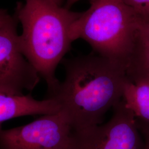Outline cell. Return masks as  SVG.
I'll list each match as a JSON object with an SVG mask.
<instances>
[{"label": "cell", "instance_id": "1", "mask_svg": "<svg viewBox=\"0 0 149 149\" xmlns=\"http://www.w3.org/2000/svg\"><path fill=\"white\" fill-rule=\"evenodd\" d=\"M65 77L49 97L55 98L73 132L100 125L107 112L122 100L127 68L99 55L63 61Z\"/></svg>", "mask_w": 149, "mask_h": 149}, {"label": "cell", "instance_id": "2", "mask_svg": "<svg viewBox=\"0 0 149 149\" xmlns=\"http://www.w3.org/2000/svg\"><path fill=\"white\" fill-rule=\"evenodd\" d=\"M81 14L52 0H26L17 7L16 18L23 29L19 36L22 51L45 81L50 96L60 84L56 69L73 42L71 29Z\"/></svg>", "mask_w": 149, "mask_h": 149}, {"label": "cell", "instance_id": "3", "mask_svg": "<svg viewBox=\"0 0 149 149\" xmlns=\"http://www.w3.org/2000/svg\"><path fill=\"white\" fill-rule=\"evenodd\" d=\"M139 15L122 0H95L71 29L99 55L126 68L138 39Z\"/></svg>", "mask_w": 149, "mask_h": 149}, {"label": "cell", "instance_id": "4", "mask_svg": "<svg viewBox=\"0 0 149 149\" xmlns=\"http://www.w3.org/2000/svg\"><path fill=\"white\" fill-rule=\"evenodd\" d=\"M73 130L62 111L43 115L25 125L3 129L0 149H72Z\"/></svg>", "mask_w": 149, "mask_h": 149}, {"label": "cell", "instance_id": "5", "mask_svg": "<svg viewBox=\"0 0 149 149\" xmlns=\"http://www.w3.org/2000/svg\"><path fill=\"white\" fill-rule=\"evenodd\" d=\"M104 124L73 132L72 149H141L142 141L133 113L122 100Z\"/></svg>", "mask_w": 149, "mask_h": 149}, {"label": "cell", "instance_id": "6", "mask_svg": "<svg viewBox=\"0 0 149 149\" xmlns=\"http://www.w3.org/2000/svg\"><path fill=\"white\" fill-rule=\"evenodd\" d=\"M40 76L22 51L17 21L0 30V93L23 95L37 86Z\"/></svg>", "mask_w": 149, "mask_h": 149}, {"label": "cell", "instance_id": "7", "mask_svg": "<svg viewBox=\"0 0 149 149\" xmlns=\"http://www.w3.org/2000/svg\"><path fill=\"white\" fill-rule=\"evenodd\" d=\"M60 111V104L53 97L39 101L31 95L17 96L0 93V124L14 118L51 114Z\"/></svg>", "mask_w": 149, "mask_h": 149}, {"label": "cell", "instance_id": "8", "mask_svg": "<svg viewBox=\"0 0 149 149\" xmlns=\"http://www.w3.org/2000/svg\"><path fill=\"white\" fill-rule=\"evenodd\" d=\"M123 100L125 106L141 120L149 122V82L127 79L124 87Z\"/></svg>", "mask_w": 149, "mask_h": 149}, {"label": "cell", "instance_id": "9", "mask_svg": "<svg viewBox=\"0 0 149 149\" xmlns=\"http://www.w3.org/2000/svg\"><path fill=\"white\" fill-rule=\"evenodd\" d=\"M127 74L131 81L149 82V45L138 39L127 68Z\"/></svg>", "mask_w": 149, "mask_h": 149}, {"label": "cell", "instance_id": "10", "mask_svg": "<svg viewBox=\"0 0 149 149\" xmlns=\"http://www.w3.org/2000/svg\"><path fill=\"white\" fill-rule=\"evenodd\" d=\"M138 39L149 45V15H139Z\"/></svg>", "mask_w": 149, "mask_h": 149}, {"label": "cell", "instance_id": "11", "mask_svg": "<svg viewBox=\"0 0 149 149\" xmlns=\"http://www.w3.org/2000/svg\"><path fill=\"white\" fill-rule=\"evenodd\" d=\"M139 15H149V0H122Z\"/></svg>", "mask_w": 149, "mask_h": 149}, {"label": "cell", "instance_id": "12", "mask_svg": "<svg viewBox=\"0 0 149 149\" xmlns=\"http://www.w3.org/2000/svg\"><path fill=\"white\" fill-rule=\"evenodd\" d=\"M139 129L143 138V149H149V122L140 120L138 122Z\"/></svg>", "mask_w": 149, "mask_h": 149}, {"label": "cell", "instance_id": "13", "mask_svg": "<svg viewBox=\"0 0 149 149\" xmlns=\"http://www.w3.org/2000/svg\"><path fill=\"white\" fill-rule=\"evenodd\" d=\"M15 21V18L10 15L5 10L0 9V30Z\"/></svg>", "mask_w": 149, "mask_h": 149}, {"label": "cell", "instance_id": "14", "mask_svg": "<svg viewBox=\"0 0 149 149\" xmlns=\"http://www.w3.org/2000/svg\"><path fill=\"white\" fill-rule=\"evenodd\" d=\"M80 1H81V0H67L65 7L66 8H68V9H69L70 10V8L71 6H72L74 5V3H76V2H77ZM89 1H90L91 3V2H93V1H94L95 0H89Z\"/></svg>", "mask_w": 149, "mask_h": 149}, {"label": "cell", "instance_id": "15", "mask_svg": "<svg viewBox=\"0 0 149 149\" xmlns=\"http://www.w3.org/2000/svg\"><path fill=\"white\" fill-rule=\"evenodd\" d=\"M52 1H53L56 4H57V5L59 6H61L64 0H52Z\"/></svg>", "mask_w": 149, "mask_h": 149}]
</instances>
